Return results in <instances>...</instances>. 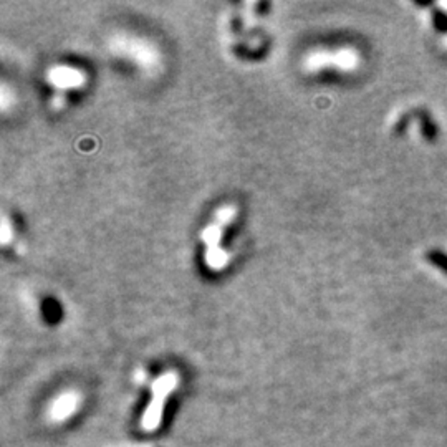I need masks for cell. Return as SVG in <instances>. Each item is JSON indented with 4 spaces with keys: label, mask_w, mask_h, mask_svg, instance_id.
Masks as SVG:
<instances>
[{
    "label": "cell",
    "mask_w": 447,
    "mask_h": 447,
    "mask_svg": "<svg viewBox=\"0 0 447 447\" xmlns=\"http://www.w3.org/2000/svg\"><path fill=\"white\" fill-rule=\"evenodd\" d=\"M237 218V209L232 204H224L215 209L214 218L202 229L201 241L206 245L204 262L212 272H222L230 264V254L220 245L224 230Z\"/></svg>",
    "instance_id": "1"
},
{
    "label": "cell",
    "mask_w": 447,
    "mask_h": 447,
    "mask_svg": "<svg viewBox=\"0 0 447 447\" xmlns=\"http://www.w3.org/2000/svg\"><path fill=\"white\" fill-rule=\"evenodd\" d=\"M109 52L114 56L131 61L143 72H156L161 66V52L148 38L135 33H116L108 42Z\"/></svg>",
    "instance_id": "2"
},
{
    "label": "cell",
    "mask_w": 447,
    "mask_h": 447,
    "mask_svg": "<svg viewBox=\"0 0 447 447\" xmlns=\"http://www.w3.org/2000/svg\"><path fill=\"white\" fill-rule=\"evenodd\" d=\"M358 65V55L351 48H313L302 60L305 73H320L325 70L351 72Z\"/></svg>",
    "instance_id": "3"
},
{
    "label": "cell",
    "mask_w": 447,
    "mask_h": 447,
    "mask_svg": "<svg viewBox=\"0 0 447 447\" xmlns=\"http://www.w3.org/2000/svg\"><path fill=\"white\" fill-rule=\"evenodd\" d=\"M47 83L56 93L82 90L86 85L88 77L83 70L70 65H53L47 70Z\"/></svg>",
    "instance_id": "4"
},
{
    "label": "cell",
    "mask_w": 447,
    "mask_h": 447,
    "mask_svg": "<svg viewBox=\"0 0 447 447\" xmlns=\"http://www.w3.org/2000/svg\"><path fill=\"white\" fill-rule=\"evenodd\" d=\"M15 230H13V225L10 224V220H8V215L3 214L2 218V227H0V241H2V245L3 247H8L10 243H13L15 241Z\"/></svg>",
    "instance_id": "5"
},
{
    "label": "cell",
    "mask_w": 447,
    "mask_h": 447,
    "mask_svg": "<svg viewBox=\"0 0 447 447\" xmlns=\"http://www.w3.org/2000/svg\"><path fill=\"white\" fill-rule=\"evenodd\" d=\"M15 105V95L8 88L7 83H2V88H0V106H2V112L7 113L12 106Z\"/></svg>",
    "instance_id": "6"
},
{
    "label": "cell",
    "mask_w": 447,
    "mask_h": 447,
    "mask_svg": "<svg viewBox=\"0 0 447 447\" xmlns=\"http://www.w3.org/2000/svg\"><path fill=\"white\" fill-rule=\"evenodd\" d=\"M50 103H52L53 109H61V108H63V106L66 105V98H65L63 93H55Z\"/></svg>",
    "instance_id": "7"
}]
</instances>
